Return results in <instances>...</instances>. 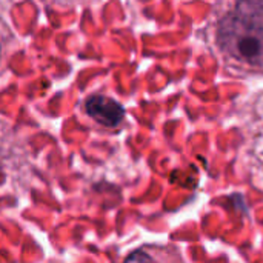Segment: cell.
<instances>
[{"label": "cell", "mask_w": 263, "mask_h": 263, "mask_svg": "<svg viewBox=\"0 0 263 263\" xmlns=\"http://www.w3.org/2000/svg\"><path fill=\"white\" fill-rule=\"evenodd\" d=\"M205 40L234 77H263V0H216Z\"/></svg>", "instance_id": "obj_1"}, {"label": "cell", "mask_w": 263, "mask_h": 263, "mask_svg": "<svg viewBox=\"0 0 263 263\" xmlns=\"http://www.w3.org/2000/svg\"><path fill=\"white\" fill-rule=\"evenodd\" d=\"M239 116L243 159L253 182L263 191V89L243 102Z\"/></svg>", "instance_id": "obj_2"}, {"label": "cell", "mask_w": 263, "mask_h": 263, "mask_svg": "<svg viewBox=\"0 0 263 263\" xmlns=\"http://www.w3.org/2000/svg\"><path fill=\"white\" fill-rule=\"evenodd\" d=\"M85 109L91 119H94L96 122L108 128L117 126L125 117L123 106L117 103L114 99L102 96V94L91 96L85 103Z\"/></svg>", "instance_id": "obj_3"}]
</instances>
